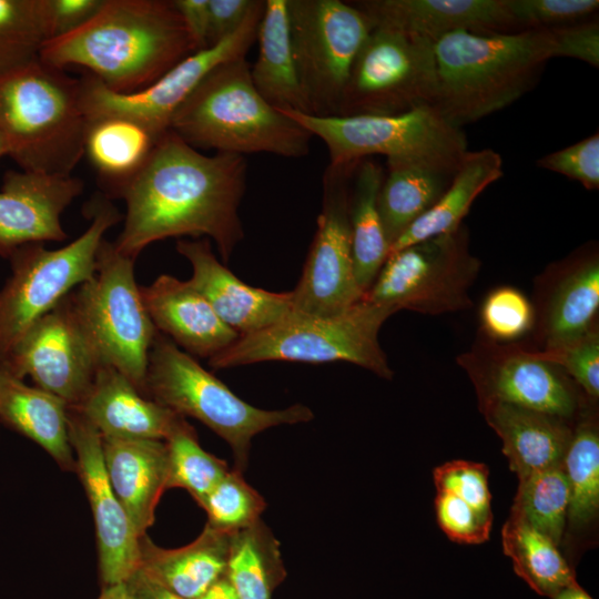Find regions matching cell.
<instances>
[{
  "mask_svg": "<svg viewBox=\"0 0 599 599\" xmlns=\"http://www.w3.org/2000/svg\"><path fill=\"white\" fill-rule=\"evenodd\" d=\"M518 31L554 30L597 18L598 0H506Z\"/></svg>",
  "mask_w": 599,
  "mask_h": 599,
  "instance_id": "b9f144b4",
  "label": "cell"
},
{
  "mask_svg": "<svg viewBox=\"0 0 599 599\" xmlns=\"http://www.w3.org/2000/svg\"><path fill=\"white\" fill-rule=\"evenodd\" d=\"M265 1L255 0L243 23L229 37L180 61L155 82L132 93L108 90L90 74L80 78L87 120L121 115L135 120L155 135L170 130L172 118L204 77L219 64L245 57L256 40Z\"/></svg>",
  "mask_w": 599,
  "mask_h": 599,
  "instance_id": "5bb4252c",
  "label": "cell"
},
{
  "mask_svg": "<svg viewBox=\"0 0 599 599\" xmlns=\"http://www.w3.org/2000/svg\"><path fill=\"white\" fill-rule=\"evenodd\" d=\"M161 136L130 118L99 116L88 121L84 155L110 195L118 197L145 165Z\"/></svg>",
  "mask_w": 599,
  "mask_h": 599,
  "instance_id": "f1b7e54d",
  "label": "cell"
},
{
  "mask_svg": "<svg viewBox=\"0 0 599 599\" xmlns=\"http://www.w3.org/2000/svg\"><path fill=\"white\" fill-rule=\"evenodd\" d=\"M87 125L80 79L40 59L0 75V132L21 170L71 175Z\"/></svg>",
  "mask_w": 599,
  "mask_h": 599,
  "instance_id": "5b68a950",
  "label": "cell"
},
{
  "mask_svg": "<svg viewBox=\"0 0 599 599\" xmlns=\"http://www.w3.org/2000/svg\"><path fill=\"white\" fill-rule=\"evenodd\" d=\"M480 268L465 225L389 254L363 298L396 313L438 315L471 306L468 291Z\"/></svg>",
  "mask_w": 599,
  "mask_h": 599,
  "instance_id": "7c38bea8",
  "label": "cell"
},
{
  "mask_svg": "<svg viewBox=\"0 0 599 599\" xmlns=\"http://www.w3.org/2000/svg\"><path fill=\"white\" fill-rule=\"evenodd\" d=\"M282 112L325 143L332 165L384 155L386 160L418 161L455 172L469 151L463 129L449 122L434 104L390 115Z\"/></svg>",
  "mask_w": 599,
  "mask_h": 599,
  "instance_id": "30bf717a",
  "label": "cell"
},
{
  "mask_svg": "<svg viewBox=\"0 0 599 599\" xmlns=\"http://www.w3.org/2000/svg\"><path fill=\"white\" fill-rule=\"evenodd\" d=\"M459 362L483 402H500L560 418L570 417L577 408L568 375L544 352L487 346L463 355Z\"/></svg>",
  "mask_w": 599,
  "mask_h": 599,
  "instance_id": "ac0fdd59",
  "label": "cell"
},
{
  "mask_svg": "<svg viewBox=\"0 0 599 599\" xmlns=\"http://www.w3.org/2000/svg\"><path fill=\"white\" fill-rule=\"evenodd\" d=\"M125 582L135 599H183L161 585L141 567Z\"/></svg>",
  "mask_w": 599,
  "mask_h": 599,
  "instance_id": "816d5d0a",
  "label": "cell"
},
{
  "mask_svg": "<svg viewBox=\"0 0 599 599\" xmlns=\"http://www.w3.org/2000/svg\"><path fill=\"white\" fill-rule=\"evenodd\" d=\"M435 508L438 525L453 541L473 545L489 538L493 514H483L445 491H437Z\"/></svg>",
  "mask_w": 599,
  "mask_h": 599,
  "instance_id": "ee69618b",
  "label": "cell"
},
{
  "mask_svg": "<svg viewBox=\"0 0 599 599\" xmlns=\"http://www.w3.org/2000/svg\"><path fill=\"white\" fill-rule=\"evenodd\" d=\"M170 130L196 150L243 156L263 152L302 158L313 138L261 97L245 57L210 71L175 111Z\"/></svg>",
  "mask_w": 599,
  "mask_h": 599,
  "instance_id": "277c9868",
  "label": "cell"
},
{
  "mask_svg": "<svg viewBox=\"0 0 599 599\" xmlns=\"http://www.w3.org/2000/svg\"><path fill=\"white\" fill-rule=\"evenodd\" d=\"M537 166L579 182L587 190L599 189V134H591L561 150L544 155Z\"/></svg>",
  "mask_w": 599,
  "mask_h": 599,
  "instance_id": "bcb514c9",
  "label": "cell"
},
{
  "mask_svg": "<svg viewBox=\"0 0 599 599\" xmlns=\"http://www.w3.org/2000/svg\"><path fill=\"white\" fill-rule=\"evenodd\" d=\"M592 398L599 396V333L593 326L580 338L557 349L542 351Z\"/></svg>",
  "mask_w": 599,
  "mask_h": 599,
  "instance_id": "f6af8a7d",
  "label": "cell"
},
{
  "mask_svg": "<svg viewBox=\"0 0 599 599\" xmlns=\"http://www.w3.org/2000/svg\"><path fill=\"white\" fill-rule=\"evenodd\" d=\"M356 163L328 164L324 172L316 233L298 284L291 291L296 312L336 315L364 296L355 276L349 225V190Z\"/></svg>",
  "mask_w": 599,
  "mask_h": 599,
  "instance_id": "9a60e30c",
  "label": "cell"
},
{
  "mask_svg": "<svg viewBox=\"0 0 599 599\" xmlns=\"http://www.w3.org/2000/svg\"><path fill=\"white\" fill-rule=\"evenodd\" d=\"M225 576L240 599H271L284 579L280 544L261 519L231 535Z\"/></svg>",
  "mask_w": 599,
  "mask_h": 599,
  "instance_id": "e575fe53",
  "label": "cell"
},
{
  "mask_svg": "<svg viewBox=\"0 0 599 599\" xmlns=\"http://www.w3.org/2000/svg\"><path fill=\"white\" fill-rule=\"evenodd\" d=\"M435 106L463 128L530 91L554 59L549 30L505 33L457 31L435 42Z\"/></svg>",
  "mask_w": 599,
  "mask_h": 599,
  "instance_id": "3957f363",
  "label": "cell"
},
{
  "mask_svg": "<svg viewBox=\"0 0 599 599\" xmlns=\"http://www.w3.org/2000/svg\"><path fill=\"white\" fill-rule=\"evenodd\" d=\"M144 394L185 417H193L232 448L235 469L244 471L252 438L280 425L306 423L313 412L296 404L285 409L257 408L236 396L167 336L156 333L149 354Z\"/></svg>",
  "mask_w": 599,
  "mask_h": 599,
  "instance_id": "52a82bcc",
  "label": "cell"
},
{
  "mask_svg": "<svg viewBox=\"0 0 599 599\" xmlns=\"http://www.w3.org/2000/svg\"><path fill=\"white\" fill-rule=\"evenodd\" d=\"M101 436L165 440L183 417L141 394L118 369L102 365L75 407Z\"/></svg>",
  "mask_w": 599,
  "mask_h": 599,
  "instance_id": "603a6c76",
  "label": "cell"
},
{
  "mask_svg": "<svg viewBox=\"0 0 599 599\" xmlns=\"http://www.w3.org/2000/svg\"><path fill=\"white\" fill-rule=\"evenodd\" d=\"M134 258L102 240L94 275L70 293L75 317L100 366H112L144 394L158 333L134 277Z\"/></svg>",
  "mask_w": 599,
  "mask_h": 599,
  "instance_id": "9c48e42d",
  "label": "cell"
},
{
  "mask_svg": "<svg viewBox=\"0 0 599 599\" xmlns=\"http://www.w3.org/2000/svg\"><path fill=\"white\" fill-rule=\"evenodd\" d=\"M68 433L79 475L92 510L103 586L126 581L140 568V536L110 484L98 429L68 407Z\"/></svg>",
  "mask_w": 599,
  "mask_h": 599,
  "instance_id": "e0dca14e",
  "label": "cell"
},
{
  "mask_svg": "<svg viewBox=\"0 0 599 599\" xmlns=\"http://www.w3.org/2000/svg\"><path fill=\"white\" fill-rule=\"evenodd\" d=\"M51 39L48 0H0V75L39 59Z\"/></svg>",
  "mask_w": 599,
  "mask_h": 599,
  "instance_id": "d590c367",
  "label": "cell"
},
{
  "mask_svg": "<svg viewBox=\"0 0 599 599\" xmlns=\"http://www.w3.org/2000/svg\"><path fill=\"white\" fill-rule=\"evenodd\" d=\"M502 547L515 572L538 595L550 598L577 582L558 546L514 509L502 528Z\"/></svg>",
  "mask_w": 599,
  "mask_h": 599,
  "instance_id": "836d02e7",
  "label": "cell"
},
{
  "mask_svg": "<svg viewBox=\"0 0 599 599\" xmlns=\"http://www.w3.org/2000/svg\"><path fill=\"white\" fill-rule=\"evenodd\" d=\"M196 51L209 48V0H172Z\"/></svg>",
  "mask_w": 599,
  "mask_h": 599,
  "instance_id": "f907efd6",
  "label": "cell"
},
{
  "mask_svg": "<svg viewBox=\"0 0 599 599\" xmlns=\"http://www.w3.org/2000/svg\"><path fill=\"white\" fill-rule=\"evenodd\" d=\"M197 505L207 515L206 525L225 534L255 524L266 507L264 498L235 468L229 470Z\"/></svg>",
  "mask_w": 599,
  "mask_h": 599,
  "instance_id": "ab89813d",
  "label": "cell"
},
{
  "mask_svg": "<svg viewBox=\"0 0 599 599\" xmlns=\"http://www.w3.org/2000/svg\"><path fill=\"white\" fill-rule=\"evenodd\" d=\"M535 309L517 288L502 286L491 291L480 308L481 328L497 342H512L534 326Z\"/></svg>",
  "mask_w": 599,
  "mask_h": 599,
  "instance_id": "60d3db41",
  "label": "cell"
},
{
  "mask_svg": "<svg viewBox=\"0 0 599 599\" xmlns=\"http://www.w3.org/2000/svg\"><path fill=\"white\" fill-rule=\"evenodd\" d=\"M83 186L72 175L8 171L0 189V256L9 258L26 244L67 240L61 215Z\"/></svg>",
  "mask_w": 599,
  "mask_h": 599,
  "instance_id": "d6986e66",
  "label": "cell"
},
{
  "mask_svg": "<svg viewBox=\"0 0 599 599\" xmlns=\"http://www.w3.org/2000/svg\"><path fill=\"white\" fill-rule=\"evenodd\" d=\"M378 210L390 245L444 194L455 173L424 162L389 159Z\"/></svg>",
  "mask_w": 599,
  "mask_h": 599,
  "instance_id": "4dcf8cb0",
  "label": "cell"
},
{
  "mask_svg": "<svg viewBox=\"0 0 599 599\" xmlns=\"http://www.w3.org/2000/svg\"><path fill=\"white\" fill-rule=\"evenodd\" d=\"M231 535L205 525L195 540L176 549L161 548L144 535L140 567L176 596L196 599L225 576Z\"/></svg>",
  "mask_w": 599,
  "mask_h": 599,
  "instance_id": "484cf974",
  "label": "cell"
},
{
  "mask_svg": "<svg viewBox=\"0 0 599 599\" xmlns=\"http://www.w3.org/2000/svg\"><path fill=\"white\" fill-rule=\"evenodd\" d=\"M90 211V226L71 243L57 250L26 244L8 258L11 275L0 288V364L35 322L94 275L103 236L121 214L104 197Z\"/></svg>",
  "mask_w": 599,
  "mask_h": 599,
  "instance_id": "ba28073f",
  "label": "cell"
},
{
  "mask_svg": "<svg viewBox=\"0 0 599 599\" xmlns=\"http://www.w3.org/2000/svg\"><path fill=\"white\" fill-rule=\"evenodd\" d=\"M98 599H135L125 581L103 586Z\"/></svg>",
  "mask_w": 599,
  "mask_h": 599,
  "instance_id": "db71d44e",
  "label": "cell"
},
{
  "mask_svg": "<svg viewBox=\"0 0 599 599\" xmlns=\"http://www.w3.org/2000/svg\"><path fill=\"white\" fill-rule=\"evenodd\" d=\"M502 174V160L496 151H468L440 199L390 245L388 255L457 230L477 196Z\"/></svg>",
  "mask_w": 599,
  "mask_h": 599,
  "instance_id": "f546056e",
  "label": "cell"
},
{
  "mask_svg": "<svg viewBox=\"0 0 599 599\" xmlns=\"http://www.w3.org/2000/svg\"><path fill=\"white\" fill-rule=\"evenodd\" d=\"M104 0H48L52 39L68 34L88 22Z\"/></svg>",
  "mask_w": 599,
  "mask_h": 599,
  "instance_id": "c3c4849f",
  "label": "cell"
},
{
  "mask_svg": "<svg viewBox=\"0 0 599 599\" xmlns=\"http://www.w3.org/2000/svg\"><path fill=\"white\" fill-rule=\"evenodd\" d=\"M550 599H592L579 585L575 582L570 586H567L555 595Z\"/></svg>",
  "mask_w": 599,
  "mask_h": 599,
  "instance_id": "11a10c76",
  "label": "cell"
},
{
  "mask_svg": "<svg viewBox=\"0 0 599 599\" xmlns=\"http://www.w3.org/2000/svg\"><path fill=\"white\" fill-rule=\"evenodd\" d=\"M481 405L519 479L562 465L572 437L564 418L500 402L484 400Z\"/></svg>",
  "mask_w": 599,
  "mask_h": 599,
  "instance_id": "d4e9b609",
  "label": "cell"
},
{
  "mask_svg": "<svg viewBox=\"0 0 599 599\" xmlns=\"http://www.w3.org/2000/svg\"><path fill=\"white\" fill-rule=\"evenodd\" d=\"M195 51L173 1L104 0L83 26L49 40L39 59L62 70L82 67L108 90L125 94Z\"/></svg>",
  "mask_w": 599,
  "mask_h": 599,
  "instance_id": "7a4b0ae2",
  "label": "cell"
},
{
  "mask_svg": "<svg viewBox=\"0 0 599 599\" xmlns=\"http://www.w3.org/2000/svg\"><path fill=\"white\" fill-rule=\"evenodd\" d=\"M292 52L307 114L337 116L352 65L372 24L351 2L287 0Z\"/></svg>",
  "mask_w": 599,
  "mask_h": 599,
  "instance_id": "8fae6325",
  "label": "cell"
},
{
  "mask_svg": "<svg viewBox=\"0 0 599 599\" xmlns=\"http://www.w3.org/2000/svg\"><path fill=\"white\" fill-rule=\"evenodd\" d=\"M562 465L569 487L567 519L583 526L599 509V435L593 424L583 422L572 433Z\"/></svg>",
  "mask_w": 599,
  "mask_h": 599,
  "instance_id": "74e56055",
  "label": "cell"
},
{
  "mask_svg": "<svg viewBox=\"0 0 599 599\" xmlns=\"http://www.w3.org/2000/svg\"><path fill=\"white\" fill-rule=\"evenodd\" d=\"M176 251L192 266L189 282L238 336L271 326L294 311L291 292L247 285L216 258L207 238L179 240Z\"/></svg>",
  "mask_w": 599,
  "mask_h": 599,
  "instance_id": "ffe728a7",
  "label": "cell"
},
{
  "mask_svg": "<svg viewBox=\"0 0 599 599\" xmlns=\"http://www.w3.org/2000/svg\"><path fill=\"white\" fill-rule=\"evenodd\" d=\"M196 599H240L235 592L233 586L223 576L215 583H213L202 596Z\"/></svg>",
  "mask_w": 599,
  "mask_h": 599,
  "instance_id": "f5cc1de1",
  "label": "cell"
},
{
  "mask_svg": "<svg viewBox=\"0 0 599 599\" xmlns=\"http://www.w3.org/2000/svg\"><path fill=\"white\" fill-rule=\"evenodd\" d=\"M255 0H209V47L232 34L245 20Z\"/></svg>",
  "mask_w": 599,
  "mask_h": 599,
  "instance_id": "681fc988",
  "label": "cell"
},
{
  "mask_svg": "<svg viewBox=\"0 0 599 599\" xmlns=\"http://www.w3.org/2000/svg\"><path fill=\"white\" fill-rule=\"evenodd\" d=\"M437 491L449 493L483 514H491L488 468L478 463L453 460L434 469Z\"/></svg>",
  "mask_w": 599,
  "mask_h": 599,
  "instance_id": "7bdbcfd3",
  "label": "cell"
},
{
  "mask_svg": "<svg viewBox=\"0 0 599 599\" xmlns=\"http://www.w3.org/2000/svg\"><path fill=\"white\" fill-rule=\"evenodd\" d=\"M599 308V262L591 255L576 264L557 284L549 300L544 334L545 351L557 349L595 326Z\"/></svg>",
  "mask_w": 599,
  "mask_h": 599,
  "instance_id": "d6a6232c",
  "label": "cell"
},
{
  "mask_svg": "<svg viewBox=\"0 0 599 599\" xmlns=\"http://www.w3.org/2000/svg\"><path fill=\"white\" fill-rule=\"evenodd\" d=\"M372 28H387L434 43L457 31L517 32L506 0H362L349 1Z\"/></svg>",
  "mask_w": 599,
  "mask_h": 599,
  "instance_id": "44dd1931",
  "label": "cell"
},
{
  "mask_svg": "<svg viewBox=\"0 0 599 599\" xmlns=\"http://www.w3.org/2000/svg\"><path fill=\"white\" fill-rule=\"evenodd\" d=\"M102 437L112 489L142 537L153 525L159 500L167 489L169 460L164 440Z\"/></svg>",
  "mask_w": 599,
  "mask_h": 599,
  "instance_id": "cb8c5ba5",
  "label": "cell"
},
{
  "mask_svg": "<svg viewBox=\"0 0 599 599\" xmlns=\"http://www.w3.org/2000/svg\"><path fill=\"white\" fill-rule=\"evenodd\" d=\"M167 488L185 489L199 504L230 470L227 464L204 450L195 429L181 417L165 438Z\"/></svg>",
  "mask_w": 599,
  "mask_h": 599,
  "instance_id": "8d00e7d4",
  "label": "cell"
},
{
  "mask_svg": "<svg viewBox=\"0 0 599 599\" xmlns=\"http://www.w3.org/2000/svg\"><path fill=\"white\" fill-rule=\"evenodd\" d=\"M140 291L156 331L191 356L210 359L238 338L189 281L162 274Z\"/></svg>",
  "mask_w": 599,
  "mask_h": 599,
  "instance_id": "7402d4cb",
  "label": "cell"
},
{
  "mask_svg": "<svg viewBox=\"0 0 599 599\" xmlns=\"http://www.w3.org/2000/svg\"><path fill=\"white\" fill-rule=\"evenodd\" d=\"M246 171L245 156L205 155L166 131L142 170L119 193L125 216L113 242L116 250L136 260L156 241L207 236L227 262L244 236L238 207Z\"/></svg>",
  "mask_w": 599,
  "mask_h": 599,
  "instance_id": "6da1fadb",
  "label": "cell"
},
{
  "mask_svg": "<svg viewBox=\"0 0 599 599\" xmlns=\"http://www.w3.org/2000/svg\"><path fill=\"white\" fill-rule=\"evenodd\" d=\"M384 169L372 158L357 161L349 190V225L354 270L357 284L365 295L385 263L387 242L379 210L378 194Z\"/></svg>",
  "mask_w": 599,
  "mask_h": 599,
  "instance_id": "1f68e13d",
  "label": "cell"
},
{
  "mask_svg": "<svg viewBox=\"0 0 599 599\" xmlns=\"http://www.w3.org/2000/svg\"><path fill=\"white\" fill-rule=\"evenodd\" d=\"M394 312L362 298L331 316L293 311L261 331L238 336L209 359L214 369L268 361L302 363L348 362L390 379L393 372L379 345L378 333Z\"/></svg>",
  "mask_w": 599,
  "mask_h": 599,
  "instance_id": "8992f818",
  "label": "cell"
},
{
  "mask_svg": "<svg viewBox=\"0 0 599 599\" xmlns=\"http://www.w3.org/2000/svg\"><path fill=\"white\" fill-rule=\"evenodd\" d=\"M549 31L552 37L554 58H571L596 69L599 67L598 18Z\"/></svg>",
  "mask_w": 599,
  "mask_h": 599,
  "instance_id": "7dc6e473",
  "label": "cell"
},
{
  "mask_svg": "<svg viewBox=\"0 0 599 599\" xmlns=\"http://www.w3.org/2000/svg\"><path fill=\"white\" fill-rule=\"evenodd\" d=\"M436 94L435 43L375 27L352 65L337 116L398 114L435 105Z\"/></svg>",
  "mask_w": 599,
  "mask_h": 599,
  "instance_id": "4fadbf2b",
  "label": "cell"
},
{
  "mask_svg": "<svg viewBox=\"0 0 599 599\" xmlns=\"http://www.w3.org/2000/svg\"><path fill=\"white\" fill-rule=\"evenodd\" d=\"M4 155H8V146L2 133L0 132V159Z\"/></svg>",
  "mask_w": 599,
  "mask_h": 599,
  "instance_id": "9f6ffc18",
  "label": "cell"
},
{
  "mask_svg": "<svg viewBox=\"0 0 599 599\" xmlns=\"http://www.w3.org/2000/svg\"><path fill=\"white\" fill-rule=\"evenodd\" d=\"M256 40L258 54L251 67L256 91L277 110L307 114L292 52L287 0H265Z\"/></svg>",
  "mask_w": 599,
  "mask_h": 599,
  "instance_id": "83f0119b",
  "label": "cell"
},
{
  "mask_svg": "<svg viewBox=\"0 0 599 599\" xmlns=\"http://www.w3.org/2000/svg\"><path fill=\"white\" fill-rule=\"evenodd\" d=\"M17 378L78 406L93 382L98 364L75 317L70 294L26 333L0 364Z\"/></svg>",
  "mask_w": 599,
  "mask_h": 599,
  "instance_id": "2e32d148",
  "label": "cell"
},
{
  "mask_svg": "<svg viewBox=\"0 0 599 599\" xmlns=\"http://www.w3.org/2000/svg\"><path fill=\"white\" fill-rule=\"evenodd\" d=\"M0 423L42 447L64 470L75 471L68 433V404L29 386L0 365Z\"/></svg>",
  "mask_w": 599,
  "mask_h": 599,
  "instance_id": "4316f807",
  "label": "cell"
},
{
  "mask_svg": "<svg viewBox=\"0 0 599 599\" xmlns=\"http://www.w3.org/2000/svg\"><path fill=\"white\" fill-rule=\"evenodd\" d=\"M568 506V481L564 465H559L519 479L511 509L558 546L564 534Z\"/></svg>",
  "mask_w": 599,
  "mask_h": 599,
  "instance_id": "f35d334b",
  "label": "cell"
}]
</instances>
